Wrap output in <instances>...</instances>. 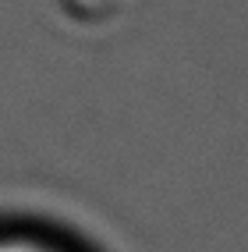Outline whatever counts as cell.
<instances>
[{
  "label": "cell",
  "instance_id": "obj_1",
  "mask_svg": "<svg viewBox=\"0 0 248 252\" xmlns=\"http://www.w3.org/2000/svg\"><path fill=\"white\" fill-rule=\"evenodd\" d=\"M0 252H57V249H46L39 242H18V238H0Z\"/></svg>",
  "mask_w": 248,
  "mask_h": 252
}]
</instances>
